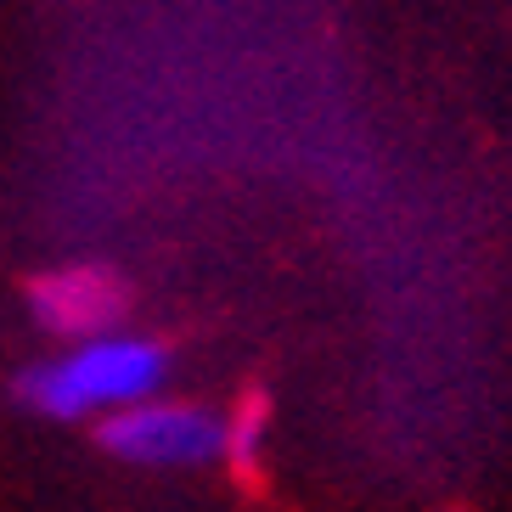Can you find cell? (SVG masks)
Segmentation results:
<instances>
[{"label":"cell","mask_w":512,"mask_h":512,"mask_svg":"<svg viewBox=\"0 0 512 512\" xmlns=\"http://www.w3.org/2000/svg\"><path fill=\"white\" fill-rule=\"evenodd\" d=\"M169 377V349L147 332H96L79 338L57 361H34L17 372L12 394L40 417L74 422L91 411H124L141 406L164 389Z\"/></svg>","instance_id":"6da1fadb"},{"label":"cell","mask_w":512,"mask_h":512,"mask_svg":"<svg viewBox=\"0 0 512 512\" xmlns=\"http://www.w3.org/2000/svg\"><path fill=\"white\" fill-rule=\"evenodd\" d=\"M107 456L136 467H203L226 456V417L197 400H141L96 422Z\"/></svg>","instance_id":"7a4b0ae2"},{"label":"cell","mask_w":512,"mask_h":512,"mask_svg":"<svg viewBox=\"0 0 512 512\" xmlns=\"http://www.w3.org/2000/svg\"><path fill=\"white\" fill-rule=\"evenodd\" d=\"M34 321L57 338H96L130 316V287L113 265H57L29 282Z\"/></svg>","instance_id":"3957f363"},{"label":"cell","mask_w":512,"mask_h":512,"mask_svg":"<svg viewBox=\"0 0 512 512\" xmlns=\"http://www.w3.org/2000/svg\"><path fill=\"white\" fill-rule=\"evenodd\" d=\"M265 439H271V406H265V394H248L226 417V456L237 467H254L265 456Z\"/></svg>","instance_id":"277c9868"}]
</instances>
